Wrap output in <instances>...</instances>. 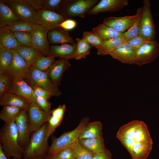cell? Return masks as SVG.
I'll return each instance as SVG.
<instances>
[{"instance_id":"obj_9","label":"cell","mask_w":159,"mask_h":159,"mask_svg":"<svg viewBox=\"0 0 159 159\" xmlns=\"http://www.w3.org/2000/svg\"><path fill=\"white\" fill-rule=\"evenodd\" d=\"M2 0L10 7L20 19L35 23L37 11L32 5L29 0Z\"/></svg>"},{"instance_id":"obj_14","label":"cell","mask_w":159,"mask_h":159,"mask_svg":"<svg viewBox=\"0 0 159 159\" xmlns=\"http://www.w3.org/2000/svg\"><path fill=\"white\" fill-rule=\"evenodd\" d=\"M14 121L18 130L19 144L23 148V146L29 142L31 133L27 110H22Z\"/></svg>"},{"instance_id":"obj_25","label":"cell","mask_w":159,"mask_h":159,"mask_svg":"<svg viewBox=\"0 0 159 159\" xmlns=\"http://www.w3.org/2000/svg\"><path fill=\"white\" fill-rule=\"evenodd\" d=\"M15 50L23 58L29 67L32 65L37 59L44 55L37 49L30 46L21 45Z\"/></svg>"},{"instance_id":"obj_24","label":"cell","mask_w":159,"mask_h":159,"mask_svg":"<svg viewBox=\"0 0 159 159\" xmlns=\"http://www.w3.org/2000/svg\"><path fill=\"white\" fill-rule=\"evenodd\" d=\"M37 10L43 9L60 13L70 0H33Z\"/></svg>"},{"instance_id":"obj_22","label":"cell","mask_w":159,"mask_h":159,"mask_svg":"<svg viewBox=\"0 0 159 159\" xmlns=\"http://www.w3.org/2000/svg\"><path fill=\"white\" fill-rule=\"evenodd\" d=\"M66 110V106L64 104L59 105L56 108L51 110L50 116L47 122V136L48 138L60 125Z\"/></svg>"},{"instance_id":"obj_21","label":"cell","mask_w":159,"mask_h":159,"mask_svg":"<svg viewBox=\"0 0 159 159\" xmlns=\"http://www.w3.org/2000/svg\"><path fill=\"white\" fill-rule=\"evenodd\" d=\"M47 38L49 43L53 44H77L73 39L69 35L68 31L60 27L49 30L48 33Z\"/></svg>"},{"instance_id":"obj_40","label":"cell","mask_w":159,"mask_h":159,"mask_svg":"<svg viewBox=\"0 0 159 159\" xmlns=\"http://www.w3.org/2000/svg\"><path fill=\"white\" fill-rule=\"evenodd\" d=\"M14 33L15 38L20 45L32 47L31 32H17Z\"/></svg>"},{"instance_id":"obj_34","label":"cell","mask_w":159,"mask_h":159,"mask_svg":"<svg viewBox=\"0 0 159 159\" xmlns=\"http://www.w3.org/2000/svg\"><path fill=\"white\" fill-rule=\"evenodd\" d=\"M12 58L10 50L5 48L0 49V73H9Z\"/></svg>"},{"instance_id":"obj_13","label":"cell","mask_w":159,"mask_h":159,"mask_svg":"<svg viewBox=\"0 0 159 159\" xmlns=\"http://www.w3.org/2000/svg\"><path fill=\"white\" fill-rule=\"evenodd\" d=\"M49 31L47 28L38 24L31 32L32 47L46 57H49L50 54V46L47 38Z\"/></svg>"},{"instance_id":"obj_19","label":"cell","mask_w":159,"mask_h":159,"mask_svg":"<svg viewBox=\"0 0 159 159\" xmlns=\"http://www.w3.org/2000/svg\"><path fill=\"white\" fill-rule=\"evenodd\" d=\"M110 55L122 63L129 64H134L135 50L126 42Z\"/></svg>"},{"instance_id":"obj_12","label":"cell","mask_w":159,"mask_h":159,"mask_svg":"<svg viewBox=\"0 0 159 159\" xmlns=\"http://www.w3.org/2000/svg\"><path fill=\"white\" fill-rule=\"evenodd\" d=\"M27 113L31 133L47 122L51 115V112L47 113L44 111L35 102L30 103Z\"/></svg>"},{"instance_id":"obj_4","label":"cell","mask_w":159,"mask_h":159,"mask_svg":"<svg viewBox=\"0 0 159 159\" xmlns=\"http://www.w3.org/2000/svg\"><path fill=\"white\" fill-rule=\"evenodd\" d=\"M89 120L88 117H84L77 127L73 130L65 132L58 138H53L52 143L49 147L47 155L52 156L61 150L70 147L77 141L81 132L89 123Z\"/></svg>"},{"instance_id":"obj_20","label":"cell","mask_w":159,"mask_h":159,"mask_svg":"<svg viewBox=\"0 0 159 159\" xmlns=\"http://www.w3.org/2000/svg\"><path fill=\"white\" fill-rule=\"evenodd\" d=\"M76 45L64 44L50 46L49 57L68 60L74 58Z\"/></svg>"},{"instance_id":"obj_30","label":"cell","mask_w":159,"mask_h":159,"mask_svg":"<svg viewBox=\"0 0 159 159\" xmlns=\"http://www.w3.org/2000/svg\"><path fill=\"white\" fill-rule=\"evenodd\" d=\"M78 141L85 148L94 153L102 152L107 149L102 136L93 138L79 139Z\"/></svg>"},{"instance_id":"obj_23","label":"cell","mask_w":159,"mask_h":159,"mask_svg":"<svg viewBox=\"0 0 159 159\" xmlns=\"http://www.w3.org/2000/svg\"><path fill=\"white\" fill-rule=\"evenodd\" d=\"M29 104L24 98L11 93L6 92L0 97V105L3 107L9 106L27 110Z\"/></svg>"},{"instance_id":"obj_11","label":"cell","mask_w":159,"mask_h":159,"mask_svg":"<svg viewBox=\"0 0 159 159\" xmlns=\"http://www.w3.org/2000/svg\"><path fill=\"white\" fill-rule=\"evenodd\" d=\"M7 92L22 97L30 103L35 102L36 97L33 89L24 79L20 77H11Z\"/></svg>"},{"instance_id":"obj_16","label":"cell","mask_w":159,"mask_h":159,"mask_svg":"<svg viewBox=\"0 0 159 159\" xmlns=\"http://www.w3.org/2000/svg\"><path fill=\"white\" fill-rule=\"evenodd\" d=\"M70 66L68 60L60 59L55 60L46 72L51 82L59 86L60 85L64 73Z\"/></svg>"},{"instance_id":"obj_46","label":"cell","mask_w":159,"mask_h":159,"mask_svg":"<svg viewBox=\"0 0 159 159\" xmlns=\"http://www.w3.org/2000/svg\"><path fill=\"white\" fill-rule=\"evenodd\" d=\"M77 25V22L75 20L67 19L59 24V27L68 31L74 29L76 27Z\"/></svg>"},{"instance_id":"obj_17","label":"cell","mask_w":159,"mask_h":159,"mask_svg":"<svg viewBox=\"0 0 159 159\" xmlns=\"http://www.w3.org/2000/svg\"><path fill=\"white\" fill-rule=\"evenodd\" d=\"M138 14L122 17H110L105 18L103 23L110 26L118 32L123 33L128 30L135 22Z\"/></svg>"},{"instance_id":"obj_7","label":"cell","mask_w":159,"mask_h":159,"mask_svg":"<svg viewBox=\"0 0 159 159\" xmlns=\"http://www.w3.org/2000/svg\"><path fill=\"white\" fill-rule=\"evenodd\" d=\"M142 8L139 35L147 41L155 40V32L150 1L144 0Z\"/></svg>"},{"instance_id":"obj_42","label":"cell","mask_w":159,"mask_h":159,"mask_svg":"<svg viewBox=\"0 0 159 159\" xmlns=\"http://www.w3.org/2000/svg\"><path fill=\"white\" fill-rule=\"evenodd\" d=\"M50 156L55 159H76L70 147L64 148Z\"/></svg>"},{"instance_id":"obj_1","label":"cell","mask_w":159,"mask_h":159,"mask_svg":"<svg viewBox=\"0 0 159 159\" xmlns=\"http://www.w3.org/2000/svg\"><path fill=\"white\" fill-rule=\"evenodd\" d=\"M132 159H146L152 149L153 142L146 124L134 120L120 127L116 135Z\"/></svg>"},{"instance_id":"obj_33","label":"cell","mask_w":159,"mask_h":159,"mask_svg":"<svg viewBox=\"0 0 159 159\" xmlns=\"http://www.w3.org/2000/svg\"><path fill=\"white\" fill-rule=\"evenodd\" d=\"M76 49L74 59L76 60L85 58L90 53V50L92 46L85 39L82 38H76Z\"/></svg>"},{"instance_id":"obj_29","label":"cell","mask_w":159,"mask_h":159,"mask_svg":"<svg viewBox=\"0 0 159 159\" xmlns=\"http://www.w3.org/2000/svg\"><path fill=\"white\" fill-rule=\"evenodd\" d=\"M126 42L122 36L103 41L97 50V54L104 56L110 55L120 46Z\"/></svg>"},{"instance_id":"obj_44","label":"cell","mask_w":159,"mask_h":159,"mask_svg":"<svg viewBox=\"0 0 159 159\" xmlns=\"http://www.w3.org/2000/svg\"><path fill=\"white\" fill-rule=\"evenodd\" d=\"M36 97H40L48 100L52 96V94L47 90L39 87H32Z\"/></svg>"},{"instance_id":"obj_3","label":"cell","mask_w":159,"mask_h":159,"mask_svg":"<svg viewBox=\"0 0 159 159\" xmlns=\"http://www.w3.org/2000/svg\"><path fill=\"white\" fill-rule=\"evenodd\" d=\"M47 123L32 133L27 145L24 150V157L27 159L41 158L45 159L49 147L47 136Z\"/></svg>"},{"instance_id":"obj_5","label":"cell","mask_w":159,"mask_h":159,"mask_svg":"<svg viewBox=\"0 0 159 159\" xmlns=\"http://www.w3.org/2000/svg\"><path fill=\"white\" fill-rule=\"evenodd\" d=\"M24 79L32 87H40L49 92L52 96L58 97L62 94L58 86L51 82L46 72L37 69L32 66L29 67Z\"/></svg>"},{"instance_id":"obj_41","label":"cell","mask_w":159,"mask_h":159,"mask_svg":"<svg viewBox=\"0 0 159 159\" xmlns=\"http://www.w3.org/2000/svg\"><path fill=\"white\" fill-rule=\"evenodd\" d=\"M11 79L9 73H0V97L7 92Z\"/></svg>"},{"instance_id":"obj_10","label":"cell","mask_w":159,"mask_h":159,"mask_svg":"<svg viewBox=\"0 0 159 159\" xmlns=\"http://www.w3.org/2000/svg\"><path fill=\"white\" fill-rule=\"evenodd\" d=\"M67 19L60 13L41 9L37 11L35 23L49 30L59 27V24Z\"/></svg>"},{"instance_id":"obj_47","label":"cell","mask_w":159,"mask_h":159,"mask_svg":"<svg viewBox=\"0 0 159 159\" xmlns=\"http://www.w3.org/2000/svg\"><path fill=\"white\" fill-rule=\"evenodd\" d=\"M92 159H112L110 152L106 149L104 151L95 153Z\"/></svg>"},{"instance_id":"obj_26","label":"cell","mask_w":159,"mask_h":159,"mask_svg":"<svg viewBox=\"0 0 159 159\" xmlns=\"http://www.w3.org/2000/svg\"><path fill=\"white\" fill-rule=\"evenodd\" d=\"M20 19L12 9L2 0H0V28H4Z\"/></svg>"},{"instance_id":"obj_31","label":"cell","mask_w":159,"mask_h":159,"mask_svg":"<svg viewBox=\"0 0 159 159\" xmlns=\"http://www.w3.org/2000/svg\"><path fill=\"white\" fill-rule=\"evenodd\" d=\"M92 31L97 34L103 41L121 36L123 34V33L119 32L103 23L93 28Z\"/></svg>"},{"instance_id":"obj_45","label":"cell","mask_w":159,"mask_h":159,"mask_svg":"<svg viewBox=\"0 0 159 159\" xmlns=\"http://www.w3.org/2000/svg\"><path fill=\"white\" fill-rule=\"evenodd\" d=\"M147 41H148L140 35H138L126 42L135 50Z\"/></svg>"},{"instance_id":"obj_38","label":"cell","mask_w":159,"mask_h":159,"mask_svg":"<svg viewBox=\"0 0 159 159\" xmlns=\"http://www.w3.org/2000/svg\"><path fill=\"white\" fill-rule=\"evenodd\" d=\"M55 61L54 58L42 55L37 59L32 66L37 69L46 72Z\"/></svg>"},{"instance_id":"obj_35","label":"cell","mask_w":159,"mask_h":159,"mask_svg":"<svg viewBox=\"0 0 159 159\" xmlns=\"http://www.w3.org/2000/svg\"><path fill=\"white\" fill-rule=\"evenodd\" d=\"M142 7L137 9L138 16L133 24L126 32L123 33L122 36L127 41L139 35L140 18L142 13Z\"/></svg>"},{"instance_id":"obj_39","label":"cell","mask_w":159,"mask_h":159,"mask_svg":"<svg viewBox=\"0 0 159 159\" xmlns=\"http://www.w3.org/2000/svg\"><path fill=\"white\" fill-rule=\"evenodd\" d=\"M83 38L97 50L101 45L103 41L96 34L92 32L85 31L83 33Z\"/></svg>"},{"instance_id":"obj_6","label":"cell","mask_w":159,"mask_h":159,"mask_svg":"<svg viewBox=\"0 0 159 159\" xmlns=\"http://www.w3.org/2000/svg\"><path fill=\"white\" fill-rule=\"evenodd\" d=\"M159 53V44L155 40L144 42L135 50L134 64L142 66L153 62Z\"/></svg>"},{"instance_id":"obj_32","label":"cell","mask_w":159,"mask_h":159,"mask_svg":"<svg viewBox=\"0 0 159 159\" xmlns=\"http://www.w3.org/2000/svg\"><path fill=\"white\" fill-rule=\"evenodd\" d=\"M37 24L30 21L19 19L12 22L3 28L13 32H32L35 28Z\"/></svg>"},{"instance_id":"obj_28","label":"cell","mask_w":159,"mask_h":159,"mask_svg":"<svg viewBox=\"0 0 159 159\" xmlns=\"http://www.w3.org/2000/svg\"><path fill=\"white\" fill-rule=\"evenodd\" d=\"M21 45L15 38L14 32L3 28H0V49L5 48L15 49Z\"/></svg>"},{"instance_id":"obj_43","label":"cell","mask_w":159,"mask_h":159,"mask_svg":"<svg viewBox=\"0 0 159 159\" xmlns=\"http://www.w3.org/2000/svg\"><path fill=\"white\" fill-rule=\"evenodd\" d=\"M35 102L43 110L47 113H50L51 103L49 100L44 98L36 97Z\"/></svg>"},{"instance_id":"obj_18","label":"cell","mask_w":159,"mask_h":159,"mask_svg":"<svg viewBox=\"0 0 159 159\" xmlns=\"http://www.w3.org/2000/svg\"><path fill=\"white\" fill-rule=\"evenodd\" d=\"M10 50L13 55V58L10 67L9 74L11 77H19L24 79L30 67L15 49Z\"/></svg>"},{"instance_id":"obj_27","label":"cell","mask_w":159,"mask_h":159,"mask_svg":"<svg viewBox=\"0 0 159 159\" xmlns=\"http://www.w3.org/2000/svg\"><path fill=\"white\" fill-rule=\"evenodd\" d=\"M102 126L98 121L89 122L81 132L79 139L93 138L102 136Z\"/></svg>"},{"instance_id":"obj_36","label":"cell","mask_w":159,"mask_h":159,"mask_svg":"<svg viewBox=\"0 0 159 159\" xmlns=\"http://www.w3.org/2000/svg\"><path fill=\"white\" fill-rule=\"evenodd\" d=\"M22 110L18 107L5 106H3L0 112V118L5 123L14 121Z\"/></svg>"},{"instance_id":"obj_8","label":"cell","mask_w":159,"mask_h":159,"mask_svg":"<svg viewBox=\"0 0 159 159\" xmlns=\"http://www.w3.org/2000/svg\"><path fill=\"white\" fill-rule=\"evenodd\" d=\"M98 0H70L60 13L68 19L78 16L84 18L85 15L98 2Z\"/></svg>"},{"instance_id":"obj_2","label":"cell","mask_w":159,"mask_h":159,"mask_svg":"<svg viewBox=\"0 0 159 159\" xmlns=\"http://www.w3.org/2000/svg\"><path fill=\"white\" fill-rule=\"evenodd\" d=\"M0 141L3 151L8 159L21 158L24 149L19 144L18 132L14 121L4 123L0 131Z\"/></svg>"},{"instance_id":"obj_15","label":"cell","mask_w":159,"mask_h":159,"mask_svg":"<svg viewBox=\"0 0 159 159\" xmlns=\"http://www.w3.org/2000/svg\"><path fill=\"white\" fill-rule=\"evenodd\" d=\"M128 4L127 0H102L94 6L87 14L93 15L100 13L117 11Z\"/></svg>"},{"instance_id":"obj_50","label":"cell","mask_w":159,"mask_h":159,"mask_svg":"<svg viewBox=\"0 0 159 159\" xmlns=\"http://www.w3.org/2000/svg\"><path fill=\"white\" fill-rule=\"evenodd\" d=\"M45 159H55L47 155Z\"/></svg>"},{"instance_id":"obj_37","label":"cell","mask_w":159,"mask_h":159,"mask_svg":"<svg viewBox=\"0 0 159 159\" xmlns=\"http://www.w3.org/2000/svg\"><path fill=\"white\" fill-rule=\"evenodd\" d=\"M70 147L76 159H92L95 154L85 148L78 140Z\"/></svg>"},{"instance_id":"obj_49","label":"cell","mask_w":159,"mask_h":159,"mask_svg":"<svg viewBox=\"0 0 159 159\" xmlns=\"http://www.w3.org/2000/svg\"><path fill=\"white\" fill-rule=\"evenodd\" d=\"M11 159H45L44 158H30V159H27L25 158H11Z\"/></svg>"},{"instance_id":"obj_48","label":"cell","mask_w":159,"mask_h":159,"mask_svg":"<svg viewBox=\"0 0 159 159\" xmlns=\"http://www.w3.org/2000/svg\"><path fill=\"white\" fill-rule=\"evenodd\" d=\"M0 159H8L4 154L1 144L0 143Z\"/></svg>"}]
</instances>
